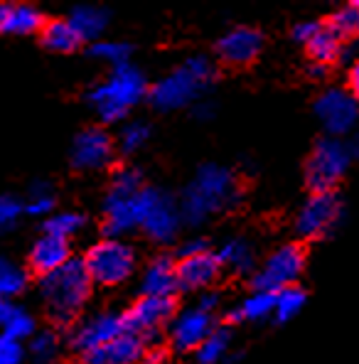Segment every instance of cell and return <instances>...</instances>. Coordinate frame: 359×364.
<instances>
[{
    "mask_svg": "<svg viewBox=\"0 0 359 364\" xmlns=\"http://www.w3.org/2000/svg\"><path fill=\"white\" fill-rule=\"evenodd\" d=\"M173 318H175L173 298H153V296H141L123 313V323H126L128 333L138 335L148 345L158 342L160 330L173 323Z\"/></svg>",
    "mask_w": 359,
    "mask_h": 364,
    "instance_id": "obj_11",
    "label": "cell"
},
{
    "mask_svg": "<svg viewBox=\"0 0 359 364\" xmlns=\"http://www.w3.org/2000/svg\"><path fill=\"white\" fill-rule=\"evenodd\" d=\"M241 200V182L234 170L224 165H202L180 200V212L187 224H202L207 219L229 212Z\"/></svg>",
    "mask_w": 359,
    "mask_h": 364,
    "instance_id": "obj_1",
    "label": "cell"
},
{
    "mask_svg": "<svg viewBox=\"0 0 359 364\" xmlns=\"http://www.w3.org/2000/svg\"><path fill=\"white\" fill-rule=\"evenodd\" d=\"M197 305H200V308H205V310H210V313H214V310H217V305H219V296H217V293H205Z\"/></svg>",
    "mask_w": 359,
    "mask_h": 364,
    "instance_id": "obj_42",
    "label": "cell"
},
{
    "mask_svg": "<svg viewBox=\"0 0 359 364\" xmlns=\"http://www.w3.org/2000/svg\"><path fill=\"white\" fill-rule=\"evenodd\" d=\"M350 163L352 153L347 143H342L340 138H323L308 158L305 180L313 192H335V185L345 178Z\"/></svg>",
    "mask_w": 359,
    "mask_h": 364,
    "instance_id": "obj_7",
    "label": "cell"
},
{
    "mask_svg": "<svg viewBox=\"0 0 359 364\" xmlns=\"http://www.w3.org/2000/svg\"><path fill=\"white\" fill-rule=\"evenodd\" d=\"M347 84H350V94L355 96V99L359 101V60L350 67V74H347Z\"/></svg>",
    "mask_w": 359,
    "mask_h": 364,
    "instance_id": "obj_41",
    "label": "cell"
},
{
    "mask_svg": "<svg viewBox=\"0 0 359 364\" xmlns=\"http://www.w3.org/2000/svg\"><path fill=\"white\" fill-rule=\"evenodd\" d=\"M148 138H150V126H148V123H143V121L126 123V126L121 128V133H119V148H121V153L128 155V153L141 151V148L148 143Z\"/></svg>",
    "mask_w": 359,
    "mask_h": 364,
    "instance_id": "obj_35",
    "label": "cell"
},
{
    "mask_svg": "<svg viewBox=\"0 0 359 364\" xmlns=\"http://www.w3.org/2000/svg\"><path fill=\"white\" fill-rule=\"evenodd\" d=\"M342 202L335 192H313L296 214V232L303 239H323L342 222Z\"/></svg>",
    "mask_w": 359,
    "mask_h": 364,
    "instance_id": "obj_9",
    "label": "cell"
},
{
    "mask_svg": "<svg viewBox=\"0 0 359 364\" xmlns=\"http://www.w3.org/2000/svg\"><path fill=\"white\" fill-rule=\"evenodd\" d=\"M165 360H168V350L155 342V345H148V350H146V355H143L141 364H163Z\"/></svg>",
    "mask_w": 359,
    "mask_h": 364,
    "instance_id": "obj_40",
    "label": "cell"
},
{
    "mask_svg": "<svg viewBox=\"0 0 359 364\" xmlns=\"http://www.w3.org/2000/svg\"><path fill=\"white\" fill-rule=\"evenodd\" d=\"M352 5H355V8H357V10H359V0H357V3H352Z\"/></svg>",
    "mask_w": 359,
    "mask_h": 364,
    "instance_id": "obj_47",
    "label": "cell"
},
{
    "mask_svg": "<svg viewBox=\"0 0 359 364\" xmlns=\"http://www.w3.org/2000/svg\"><path fill=\"white\" fill-rule=\"evenodd\" d=\"M42 45L50 52H60V55H67V52H74L79 45H82V37L77 35L74 25L69 20H50L42 28Z\"/></svg>",
    "mask_w": 359,
    "mask_h": 364,
    "instance_id": "obj_25",
    "label": "cell"
},
{
    "mask_svg": "<svg viewBox=\"0 0 359 364\" xmlns=\"http://www.w3.org/2000/svg\"><path fill=\"white\" fill-rule=\"evenodd\" d=\"M30 269L35 273H40L42 278L50 276V273L60 271L64 264L72 261L69 256V242L60 237H52V234H42L35 242V246L30 249Z\"/></svg>",
    "mask_w": 359,
    "mask_h": 364,
    "instance_id": "obj_20",
    "label": "cell"
},
{
    "mask_svg": "<svg viewBox=\"0 0 359 364\" xmlns=\"http://www.w3.org/2000/svg\"><path fill=\"white\" fill-rule=\"evenodd\" d=\"M217 69L210 57H190L175 72L165 74L150 89V104L158 111H178L200 104V99L212 89Z\"/></svg>",
    "mask_w": 359,
    "mask_h": 364,
    "instance_id": "obj_2",
    "label": "cell"
},
{
    "mask_svg": "<svg viewBox=\"0 0 359 364\" xmlns=\"http://www.w3.org/2000/svg\"><path fill=\"white\" fill-rule=\"evenodd\" d=\"M25 212V205L13 195H0V234L10 232L18 224L20 214Z\"/></svg>",
    "mask_w": 359,
    "mask_h": 364,
    "instance_id": "obj_37",
    "label": "cell"
},
{
    "mask_svg": "<svg viewBox=\"0 0 359 364\" xmlns=\"http://www.w3.org/2000/svg\"><path fill=\"white\" fill-rule=\"evenodd\" d=\"M214 313L200 308V305H192L180 313H175L173 323L168 325L170 342L175 345V350H200L207 342V337L214 333Z\"/></svg>",
    "mask_w": 359,
    "mask_h": 364,
    "instance_id": "obj_14",
    "label": "cell"
},
{
    "mask_svg": "<svg viewBox=\"0 0 359 364\" xmlns=\"http://www.w3.org/2000/svg\"><path fill=\"white\" fill-rule=\"evenodd\" d=\"M219 261H222V269L232 271V273H239V276H246L256 269V251L251 242L246 239H229L224 242V246L219 249Z\"/></svg>",
    "mask_w": 359,
    "mask_h": 364,
    "instance_id": "obj_22",
    "label": "cell"
},
{
    "mask_svg": "<svg viewBox=\"0 0 359 364\" xmlns=\"http://www.w3.org/2000/svg\"><path fill=\"white\" fill-rule=\"evenodd\" d=\"M45 20L35 5L28 3H3L0 5V32L3 35H32L42 32Z\"/></svg>",
    "mask_w": 359,
    "mask_h": 364,
    "instance_id": "obj_21",
    "label": "cell"
},
{
    "mask_svg": "<svg viewBox=\"0 0 359 364\" xmlns=\"http://www.w3.org/2000/svg\"><path fill=\"white\" fill-rule=\"evenodd\" d=\"M229 350H232V333L217 328L210 337H207L205 345L197 350V360L202 364H217L229 355Z\"/></svg>",
    "mask_w": 359,
    "mask_h": 364,
    "instance_id": "obj_30",
    "label": "cell"
},
{
    "mask_svg": "<svg viewBox=\"0 0 359 364\" xmlns=\"http://www.w3.org/2000/svg\"><path fill=\"white\" fill-rule=\"evenodd\" d=\"M143 205H146V185L138 170L121 168L111 178V190L104 200V232L111 239L141 229Z\"/></svg>",
    "mask_w": 359,
    "mask_h": 364,
    "instance_id": "obj_5",
    "label": "cell"
},
{
    "mask_svg": "<svg viewBox=\"0 0 359 364\" xmlns=\"http://www.w3.org/2000/svg\"><path fill=\"white\" fill-rule=\"evenodd\" d=\"M23 355V342L0 335V364H20Z\"/></svg>",
    "mask_w": 359,
    "mask_h": 364,
    "instance_id": "obj_38",
    "label": "cell"
},
{
    "mask_svg": "<svg viewBox=\"0 0 359 364\" xmlns=\"http://www.w3.org/2000/svg\"><path fill=\"white\" fill-rule=\"evenodd\" d=\"M146 350H148V342H143L138 335L126 330V333L116 337L114 342H109L106 347L89 352L84 357V364H141Z\"/></svg>",
    "mask_w": 359,
    "mask_h": 364,
    "instance_id": "obj_18",
    "label": "cell"
},
{
    "mask_svg": "<svg viewBox=\"0 0 359 364\" xmlns=\"http://www.w3.org/2000/svg\"><path fill=\"white\" fill-rule=\"evenodd\" d=\"M84 266H87L94 286L114 288V286L126 283L128 278L136 273L138 259L131 244L121 242V239L106 237L87 251Z\"/></svg>",
    "mask_w": 359,
    "mask_h": 364,
    "instance_id": "obj_6",
    "label": "cell"
},
{
    "mask_svg": "<svg viewBox=\"0 0 359 364\" xmlns=\"http://www.w3.org/2000/svg\"><path fill=\"white\" fill-rule=\"evenodd\" d=\"M91 281L84 261L72 259L60 271L40 278V298L45 303V310L55 323L67 325L77 320V315L84 310V305L91 298Z\"/></svg>",
    "mask_w": 359,
    "mask_h": 364,
    "instance_id": "obj_3",
    "label": "cell"
},
{
    "mask_svg": "<svg viewBox=\"0 0 359 364\" xmlns=\"http://www.w3.org/2000/svg\"><path fill=\"white\" fill-rule=\"evenodd\" d=\"M357 23H359V10L355 5H347V8L337 10V13L332 15L328 25L342 37V40H347V37L357 35Z\"/></svg>",
    "mask_w": 359,
    "mask_h": 364,
    "instance_id": "obj_36",
    "label": "cell"
},
{
    "mask_svg": "<svg viewBox=\"0 0 359 364\" xmlns=\"http://www.w3.org/2000/svg\"><path fill=\"white\" fill-rule=\"evenodd\" d=\"M276 310V296L264 291H251L234 305V320H244V323H261V320L271 318Z\"/></svg>",
    "mask_w": 359,
    "mask_h": 364,
    "instance_id": "obj_26",
    "label": "cell"
},
{
    "mask_svg": "<svg viewBox=\"0 0 359 364\" xmlns=\"http://www.w3.org/2000/svg\"><path fill=\"white\" fill-rule=\"evenodd\" d=\"M10 310H13V303L0 301V333H3V325H5V320H8Z\"/></svg>",
    "mask_w": 359,
    "mask_h": 364,
    "instance_id": "obj_44",
    "label": "cell"
},
{
    "mask_svg": "<svg viewBox=\"0 0 359 364\" xmlns=\"http://www.w3.org/2000/svg\"><path fill=\"white\" fill-rule=\"evenodd\" d=\"M146 94L148 82L143 72L133 64H126V67H116L109 77L101 79L89 91V104L104 123H119L128 119V114L146 99Z\"/></svg>",
    "mask_w": 359,
    "mask_h": 364,
    "instance_id": "obj_4",
    "label": "cell"
},
{
    "mask_svg": "<svg viewBox=\"0 0 359 364\" xmlns=\"http://www.w3.org/2000/svg\"><path fill=\"white\" fill-rule=\"evenodd\" d=\"M357 35H359V23H357Z\"/></svg>",
    "mask_w": 359,
    "mask_h": 364,
    "instance_id": "obj_48",
    "label": "cell"
},
{
    "mask_svg": "<svg viewBox=\"0 0 359 364\" xmlns=\"http://www.w3.org/2000/svg\"><path fill=\"white\" fill-rule=\"evenodd\" d=\"M87 227V217L79 212H57L52 217H47L45 222V234H52V237H60V239H72L77 237L82 229Z\"/></svg>",
    "mask_w": 359,
    "mask_h": 364,
    "instance_id": "obj_28",
    "label": "cell"
},
{
    "mask_svg": "<svg viewBox=\"0 0 359 364\" xmlns=\"http://www.w3.org/2000/svg\"><path fill=\"white\" fill-rule=\"evenodd\" d=\"M28 286V273L15 261L0 256V301H8L25 291Z\"/></svg>",
    "mask_w": 359,
    "mask_h": 364,
    "instance_id": "obj_27",
    "label": "cell"
},
{
    "mask_svg": "<svg viewBox=\"0 0 359 364\" xmlns=\"http://www.w3.org/2000/svg\"><path fill=\"white\" fill-rule=\"evenodd\" d=\"M5 337H13V340L23 342V340H32L35 337V318L28 313V310L18 308V305H13V310H10L8 320H5L3 325V333Z\"/></svg>",
    "mask_w": 359,
    "mask_h": 364,
    "instance_id": "obj_31",
    "label": "cell"
},
{
    "mask_svg": "<svg viewBox=\"0 0 359 364\" xmlns=\"http://www.w3.org/2000/svg\"><path fill=\"white\" fill-rule=\"evenodd\" d=\"M222 273V261L210 249L185 254L178 261V281L185 291H205Z\"/></svg>",
    "mask_w": 359,
    "mask_h": 364,
    "instance_id": "obj_17",
    "label": "cell"
},
{
    "mask_svg": "<svg viewBox=\"0 0 359 364\" xmlns=\"http://www.w3.org/2000/svg\"><path fill=\"white\" fill-rule=\"evenodd\" d=\"M305 50H308L310 60L318 64V67H328L330 62H335L342 55V37L330 25L320 23L318 32L308 40Z\"/></svg>",
    "mask_w": 359,
    "mask_h": 364,
    "instance_id": "obj_23",
    "label": "cell"
},
{
    "mask_svg": "<svg viewBox=\"0 0 359 364\" xmlns=\"http://www.w3.org/2000/svg\"><path fill=\"white\" fill-rule=\"evenodd\" d=\"M195 114L200 116V119H207V116H212V106L210 104H202V101H200V104L195 106Z\"/></svg>",
    "mask_w": 359,
    "mask_h": 364,
    "instance_id": "obj_45",
    "label": "cell"
},
{
    "mask_svg": "<svg viewBox=\"0 0 359 364\" xmlns=\"http://www.w3.org/2000/svg\"><path fill=\"white\" fill-rule=\"evenodd\" d=\"M347 148H350L352 158H359V133H355V136H352V141L347 143Z\"/></svg>",
    "mask_w": 359,
    "mask_h": 364,
    "instance_id": "obj_46",
    "label": "cell"
},
{
    "mask_svg": "<svg viewBox=\"0 0 359 364\" xmlns=\"http://www.w3.org/2000/svg\"><path fill=\"white\" fill-rule=\"evenodd\" d=\"M318 28H320V23H315V20H305V23L296 25V30H293V37H296L298 42H303V45H308V40L315 35V32H318Z\"/></svg>",
    "mask_w": 359,
    "mask_h": 364,
    "instance_id": "obj_39",
    "label": "cell"
},
{
    "mask_svg": "<svg viewBox=\"0 0 359 364\" xmlns=\"http://www.w3.org/2000/svg\"><path fill=\"white\" fill-rule=\"evenodd\" d=\"M116 143L104 128H87L74 138L72 163L77 170H104L114 160Z\"/></svg>",
    "mask_w": 359,
    "mask_h": 364,
    "instance_id": "obj_15",
    "label": "cell"
},
{
    "mask_svg": "<svg viewBox=\"0 0 359 364\" xmlns=\"http://www.w3.org/2000/svg\"><path fill=\"white\" fill-rule=\"evenodd\" d=\"M264 50V37L254 28H234L219 37L217 57L229 67H246Z\"/></svg>",
    "mask_w": 359,
    "mask_h": 364,
    "instance_id": "obj_16",
    "label": "cell"
},
{
    "mask_svg": "<svg viewBox=\"0 0 359 364\" xmlns=\"http://www.w3.org/2000/svg\"><path fill=\"white\" fill-rule=\"evenodd\" d=\"M91 57H96L99 62L109 64V67H126L131 60V45L119 40H99L91 45Z\"/></svg>",
    "mask_w": 359,
    "mask_h": 364,
    "instance_id": "obj_29",
    "label": "cell"
},
{
    "mask_svg": "<svg viewBox=\"0 0 359 364\" xmlns=\"http://www.w3.org/2000/svg\"><path fill=\"white\" fill-rule=\"evenodd\" d=\"M180 205L170 195H165L158 187H146V205H143L141 229L148 234V239L158 244H168L178 237L182 227Z\"/></svg>",
    "mask_w": 359,
    "mask_h": 364,
    "instance_id": "obj_10",
    "label": "cell"
},
{
    "mask_svg": "<svg viewBox=\"0 0 359 364\" xmlns=\"http://www.w3.org/2000/svg\"><path fill=\"white\" fill-rule=\"evenodd\" d=\"M30 352L35 357L37 364H52L60 355V337L52 330H45V333H37L30 340Z\"/></svg>",
    "mask_w": 359,
    "mask_h": 364,
    "instance_id": "obj_34",
    "label": "cell"
},
{
    "mask_svg": "<svg viewBox=\"0 0 359 364\" xmlns=\"http://www.w3.org/2000/svg\"><path fill=\"white\" fill-rule=\"evenodd\" d=\"M202 249H207V242H202V239H192V242H187L185 246H182L180 256H185V254H195V251H202Z\"/></svg>",
    "mask_w": 359,
    "mask_h": 364,
    "instance_id": "obj_43",
    "label": "cell"
},
{
    "mask_svg": "<svg viewBox=\"0 0 359 364\" xmlns=\"http://www.w3.org/2000/svg\"><path fill=\"white\" fill-rule=\"evenodd\" d=\"M305 269V251L298 244L278 246L273 254L266 256V261L254 271V291L264 293H281L286 288L296 286L298 278Z\"/></svg>",
    "mask_w": 359,
    "mask_h": 364,
    "instance_id": "obj_8",
    "label": "cell"
},
{
    "mask_svg": "<svg viewBox=\"0 0 359 364\" xmlns=\"http://www.w3.org/2000/svg\"><path fill=\"white\" fill-rule=\"evenodd\" d=\"M315 116L330 138H340L355 128L359 119V101L347 89H328L315 101Z\"/></svg>",
    "mask_w": 359,
    "mask_h": 364,
    "instance_id": "obj_12",
    "label": "cell"
},
{
    "mask_svg": "<svg viewBox=\"0 0 359 364\" xmlns=\"http://www.w3.org/2000/svg\"><path fill=\"white\" fill-rule=\"evenodd\" d=\"M69 23L74 25V30L82 37V42L84 40L99 42V37L104 35L106 25H109V13L104 8H96V5H79L69 15Z\"/></svg>",
    "mask_w": 359,
    "mask_h": 364,
    "instance_id": "obj_24",
    "label": "cell"
},
{
    "mask_svg": "<svg viewBox=\"0 0 359 364\" xmlns=\"http://www.w3.org/2000/svg\"><path fill=\"white\" fill-rule=\"evenodd\" d=\"M126 333V323H123V313H111V310H101L89 318L79 320L77 328L72 333V347L82 357L89 352H96L114 342L116 337Z\"/></svg>",
    "mask_w": 359,
    "mask_h": 364,
    "instance_id": "obj_13",
    "label": "cell"
},
{
    "mask_svg": "<svg viewBox=\"0 0 359 364\" xmlns=\"http://www.w3.org/2000/svg\"><path fill=\"white\" fill-rule=\"evenodd\" d=\"M141 288H143V296L173 298V293L180 288L178 261H173L170 256H155L146 269H143Z\"/></svg>",
    "mask_w": 359,
    "mask_h": 364,
    "instance_id": "obj_19",
    "label": "cell"
},
{
    "mask_svg": "<svg viewBox=\"0 0 359 364\" xmlns=\"http://www.w3.org/2000/svg\"><path fill=\"white\" fill-rule=\"evenodd\" d=\"M303 305H305V293L298 286H291L286 291L276 293V310H273V315L281 323H288V320H293L303 310Z\"/></svg>",
    "mask_w": 359,
    "mask_h": 364,
    "instance_id": "obj_33",
    "label": "cell"
},
{
    "mask_svg": "<svg viewBox=\"0 0 359 364\" xmlns=\"http://www.w3.org/2000/svg\"><path fill=\"white\" fill-rule=\"evenodd\" d=\"M55 210V195H52V185L47 182H35L30 187V197L25 202V212L30 217H52Z\"/></svg>",
    "mask_w": 359,
    "mask_h": 364,
    "instance_id": "obj_32",
    "label": "cell"
}]
</instances>
